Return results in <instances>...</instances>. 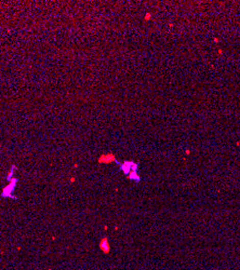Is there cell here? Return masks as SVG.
I'll list each match as a JSON object with an SVG mask.
<instances>
[{
	"label": "cell",
	"mask_w": 240,
	"mask_h": 270,
	"mask_svg": "<svg viewBox=\"0 0 240 270\" xmlns=\"http://www.w3.org/2000/svg\"><path fill=\"white\" fill-rule=\"evenodd\" d=\"M120 170L123 172L124 175H128L131 171H137V163H135L133 161H124L121 164H119Z\"/></svg>",
	"instance_id": "1"
},
{
	"label": "cell",
	"mask_w": 240,
	"mask_h": 270,
	"mask_svg": "<svg viewBox=\"0 0 240 270\" xmlns=\"http://www.w3.org/2000/svg\"><path fill=\"white\" fill-rule=\"evenodd\" d=\"M116 161V157L114 154H106V155H102L101 157L98 158V162L99 163H111V162Z\"/></svg>",
	"instance_id": "2"
},
{
	"label": "cell",
	"mask_w": 240,
	"mask_h": 270,
	"mask_svg": "<svg viewBox=\"0 0 240 270\" xmlns=\"http://www.w3.org/2000/svg\"><path fill=\"white\" fill-rule=\"evenodd\" d=\"M99 249H101V251L105 254H108L110 252V245H109V242H108L107 238L101 239V241H99Z\"/></svg>",
	"instance_id": "3"
},
{
	"label": "cell",
	"mask_w": 240,
	"mask_h": 270,
	"mask_svg": "<svg viewBox=\"0 0 240 270\" xmlns=\"http://www.w3.org/2000/svg\"><path fill=\"white\" fill-rule=\"evenodd\" d=\"M17 183V179L16 178H14L13 179V181L11 182V184L10 185H8V187L7 188H4V190H3V193H2V196L3 197H13L11 193L13 192V189H14V187H15V184ZM14 198V197H13Z\"/></svg>",
	"instance_id": "4"
},
{
	"label": "cell",
	"mask_w": 240,
	"mask_h": 270,
	"mask_svg": "<svg viewBox=\"0 0 240 270\" xmlns=\"http://www.w3.org/2000/svg\"><path fill=\"white\" fill-rule=\"evenodd\" d=\"M127 177H128L130 181H134V182H136V183H138L140 181H141V177H140L137 171H131V172L128 175H127Z\"/></svg>",
	"instance_id": "5"
},
{
	"label": "cell",
	"mask_w": 240,
	"mask_h": 270,
	"mask_svg": "<svg viewBox=\"0 0 240 270\" xmlns=\"http://www.w3.org/2000/svg\"><path fill=\"white\" fill-rule=\"evenodd\" d=\"M150 19H151V13L147 12L146 14H145V16H144V20L145 21H150Z\"/></svg>",
	"instance_id": "6"
},
{
	"label": "cell",
	"mask_w": 240,
	"mask_h": 270,
	"mask_svg": "<svg viewBox=\"0 0 240 270\" xmlns=\"http://www.w3.org/2000/svg\"><path fill=\"white\" fill-rule=\"evenodd\" d=\"M185 154H186V155H189V154H191V150H188V149H187L186 151H185Z\"/></svg>",
	"instance_id": "7"
},
{
	"label": "cell",
	"mask_w": 240,
	"mask_h": 270,
	"mask_svg": "<svg viewBox=\"0 0 240 270\" xmlns=\"http://www.w3.org/2000/svg\"><path fill=\"white\" fill-rule=\"evenodd\" d=\"M219 54H223V50H221V49H220V50H219Z\"/></svg>",
	"instance_id": "8"
},
{
	"label": "cell",
	"mask_w": 240,
	"mask_h": 270,
	"mask_svg": "<svg viewBox=\"0 0 240 270\" xmlns=\"http://www.w3.org/2000/svg\"><path fill=\"white\" fill-rule=\"evenodd\" d=\"M214 42H219V39H217V38H214Z\"/></svg>",
	"instance_id": "9"
}]
</instances>
